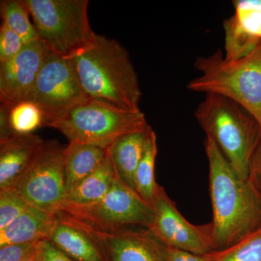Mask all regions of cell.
I'll list each match as a JSON object with an SVG mask.
<instances>
[{"label": "cell", "instance_id": "8992f818", "mask_svg": "<svg viewBox=\"0 0 261 261\" xmlns=\"http://www.w3.org/2000/svg\"><path fill=\"white\" fill-rule=\"evenodd\" d=\"M149 126L142 111H125L100 101L89 99L75 106L51 128L69 142L107 149L118 137Z\"/></svg>", "mask_w": 261, "mask_h": 261}, {"label": "cell", "instance_id": "44dd1931", "mask_svg": "<svg viewBox=\"0 0 261 261\" xmlns=\"http://www.w3.org/2000/svg\"><path fill=\"white\" fill-rule=\"evenodd\" d=\"M3 23L23 39L25 44L39 39L34 25L30 22L29 13L21 0H3L0 3Z\"/></svg>", "mask_w": 261, "mask_h": 261}, {"label": "cell", "instance_id": "9a60e30c", "mask_svg": "<svg viewBox=\"0 0 261 261\" xmlns=\"http://www.w3.org/2000/svg\"><path fill=\"white\" fill-rule=\"evenodd\" d=\"M153 130L150 126L118 137L107 148L116 178L135 190V175Z\"/></svg>", "mask_w": 261, "mask_h": 261}, {"label": "cell", "instance_id": "484cf974", "mask_svg": "<svg viewBox=\"0 0 261 261\" xmlns=\"http://www.w3.org/2000/svg\"><path fill=\"white\" fill-rule=\"evenodd\" d=\"M41 243L8 244L0 246V261H23L37 250Z\"/></svg>", "mask_w": 261, "mask_h": 261}, {"label": "cell", "instance_id": "ba28073f", "mask_svg": "<svg viewBox=\"0 0 261 261\" xmlns=\"http://www.w3.org/2000/svg\"><path fill=\"white\" fill-rule=\"evenodd\" d=\"M65 149L58 141H44L28 169L13 187L32 207L56 214L64 203Z\"/></svg>", "mask_w": 261, "mask_h": 261}, {"label": "cell", "instance_id": "5bb4252c", "mask_svg": "<svg viewBox=\"0 0 261 261\" xmlns=\"http://www.w3.org/2000/svg\"><path fill=\"white\" fill-rule=\"evenodd\" d=\"M44 142L33 134H15L0 140V190L13 187L20 179Z\"/></svg>", "mask_w": 261, "mask_h": 261}, {"label": "cell", "instance_id": "8fae6325", "mask_svg": "<svg viewBox=\"0 0 261 261\" xmlns=\"http://www.w3.org/2000/svg\"><path fill=\"white\" fill-rule=\"evenodd\" d=\"M68 219L99 243L107 261H166L167 247L147 228H102Z\"/></svg>", "mask_w": 261, "mask_h": 261}, {"label": "cell", "instance_id": "3957f363", "mask_svg": "<svg viewBox=\"0 0 261 261\" xmlns=\"http://www.w3.org/2000/svg\"><path fill=\"white\" fill-rule=\"evenodd\" d=\"M195 116L233 169L240 177L248 179L250 163L260 138L258 122L238 103L215 94H205Z\"/></svg>", "mask_w": 261, "mask_h": 261}, {"label": "cell", "instance_id": "cb8c5ba5", "mask_svg": "<svg viewBox=\"0 0 261 261\" xmlns=\"http://www.w3.org/2000/svg\"><path fill=\"white\" fill-rule=\"evenodd\" d=\"M31 205L13 187L0 190V230L11 224Z\"/></svg>", "mask_w": 261, "mask_h": 261}, {"label": "cell", "instance_id": "6da1fadb", "mask_svg": "<svg viewBox=\"0 0 261 261\" xmlns=\"http://www.w3.org/2000/svg\"><path fill=\"white\" fill-rule=\"evenodd\" d=\"M205 147L209 163L214 251L232 246L261 227V199L207 136Z\"/></svg>", "mask_w": 261, "mask_h": 261}, {"label": "cell", "instance_id": "ac0fdd59", "mask_svg": "<svg viewBox=\"0 0 261 261\" xmlns=\"http://www.w3.org/2000/svg\"><path fill=\"white\" fill-rule=\"evenodd\" d=\"M107 153V149L98 146L69 142L64 154L67 195L100 166Z\"/></svg>", "mask_w": 261, "mask_h": 261}, {"label": "cell", "instance_id": "30bf717a", "mask_svg": "<svg viewBox=\"0 0 261 261\" xmlns=\"http://www.w3.org/2000/svg\"><path fill=\"white\" fill-rule=\"evenodd\" d=\"M152 207L154 219L148 230L165 246L197 255L214 250L211 223L194 225L187 221L161 185Z\"/></svg>", "mask_w": 261, "mask_h": 261}, {"label": "cell", "instance_id": "ffe728a7", "mask_svg": "<svg viewBox=\"0 0 261 261\" xmlns=\"http://www.w3.org/2000/svg\"><path fill=\"white\" fill-rule=\"evenodd\" d=\"M157 154V137L153 130L147 142L143 157L137 168L134 180L136 193L151 207L159 185L156 182L154 175Z\"/></svg>", "mask_w": 261, "mask_h": 261}, {"label": "cell", "instance_id": "7402d4cb", "mask_svg": "<svg viewBox=\"0 0 261 261\" xmlns=\"http://www.w3.org/2000/svg\"><path fill=\"white\" fill-rule=\"evenodd\" d=\"M206 255L211 261H261V227L232 246Z\"/></svg>", "mask_w": 261, "mask_h": 261}, {"label": "cell", "instance_id": "d6986e66", "mask_svg": "<svg viewBox=\"0 0 261 261\" xmlns=\"http://www.w3.org/2000/svg\"><path fill=\"white\" fill-rule=\"evenodd\" d=\"M116 178L107 153L100 166L67 195L61 207H87L97 203L107 195Z\"/></svg>", "mask_w": 261, "mask_h": 261}, {"label": "cell", "instance_id": "7a4b0ae2", "mask_svg": "<svg viewBox=\"0 0 261 261\" xmlns=\"http://www.w3.org/2000/svg\"><path fill=\"white\" fill-rule=\"evenodd\" d=\"M70 60L89 99L140 111L138 76L128 51L119 42L96 34L93 44Z\"/></svg>", "mask_w": 261, "mask_h": 261}, {"label": "cell", "instance_id": "603a6c76", "mask_svg": "<svg viewBox=\"0 0 261 261\" xmlns=\"http://www.w3.org/2000/svg\"><path fill=\"white\" fill-rule=\"evenodd\" d=\"M10 123L15 133L32 134L39 127H43L42 113L34 104L24 101L10 109Z\"/></svg>", "mask_w": 261, "mask_h": 261}, {"label": "cell", "instance_id": "2e32d148", "mask_svg": "<svg viewBox=\"0 0 261 261\" xmlns=\"http://www.w3.org/2000/svg\"><path fill=\"white\" fill-rule=\"evenodd\" d=\"M49 240L75 261H107L99 243L73 221L56 213Z\"/></svg>", "mask_w": 261, "mask_h": 261}, {"label": "cell", "instance_id": "7c38bea8", "mask_svg": "<svg viewBox=\"0 0 261 261\" xmlns=\"http://www.w3.org/2000/svg\"><path fill=\"white\" fill-rule=\"evenodd\" d=\"M49 50L40 39L25 44L18 56L0 64V103L12 108L24 102Z\"/></svg>", "mask_w": 261, "mask_h": 261}, {"label": "cell", "instance_id": "f546056e", "mask_svg": "<svg viewBox=\"0 0 261 261\" xmlns=\"http://www.w3.org/2000/svg\"><path fill=\"white\" fill-rule=\"evenodd\" d=\"M10 109L11 108L5 105L1 104L0 106V140H5L16 134L10 123Z\"/></svg>", "mask_w": 261, "mask_h": 261}, {"label": "cell", "instance_id": "5b68a950", "mask_svg": "<svg viewBox=\"0 0 261 261\" xmlns=\"http://www.w3.org/2000/svg\"><path fill=\"white\" fill-rule=\"evenodd\" d=\"M38 37L49 50L74 58L93 44L96 33L89 23L88 0H21Z\"/></svg>", "mask_w": 261, "mask_h": 261}, {"label": "cell", "instance_id": "d4e9b609", "mask_svg": "<svg viewBox=\"0 0 261 261\" xmlns=\"http://www.w3.org/2000/svg\"><path fill=\"white\" fill-rule=\"evenodd\" d=\"M25 42L16 33L2 22L0 27V64L7 63L18 56Z\"/></svg>", "mask_w": 261, "mask_h": 261}, {"label": "cell", "instance_id": "277c9868", "mask_svg": "<svg viewBox=\"0 0 261 261\" xmlns=\"http://www.w3.org/2000/svg\"><path fill=\"white\" fill-rule=\"evenodd\" d=\"M200 75L189 82L190 90L224 96L238 103L261 128V44L248 56L228 61L221 49L196 58Z\"/></svg>", "mask_w": 261, "mask_h": 261}, {"label": "cell", "instance_id": "52a82bcc", "mask_svg": "<svg viewBox=\"0 0 261 261\" xmlns=\"http://www.w3.org/2000/svg\"><path fill=\"white\" fill-rule=\"evenodd\" d=\"M89 99L70 60L48 50L25 101L34 104L42 113L43 126L51 127L70 110Z\"/></svg>", "mask_w": 261, "mask_h": 261}, {"label": "cell", "instance_id": "4316f807", "mask_svg": "<svg viewBox=\"0 0 261 261\" xmlns=\"http://www.w3.org/2000/svg\"><path fill=\"white\" fill-rule=\"evenodd\" d=\"M247 180L261 199V135L258 145L250 163Z\"/></svg>", "mask_w": 261, "mask_h": 261}, {"label": "cell", "instance_id": "83f0119b", "mask_svg": "<svg viewBox=\"0 0 261 261\" xmlns=\"http://www.w3.org/2000/svg\"><path fill=\"white\" fill-rule=\"evenodd\" d=\"M42 249L44 261H75L49 240L42 242Z\"/></svg>", "mask_w": 261, "mask_h": 261}, {"label": "cell", "instance_id": "4dcf8cb0", "mask_svg": "<svg viewBox=\"0 0 261 261\" xmlns=\"http://www.w3.org/2000/svg\"><path fill=\"white\" fill-rule=\"evenodd\" d=\"M23 261H44V257H43V252L42 249V243H41L39 247H38L37 250L30 255L29 257Z\"/></svg>", "mask_w": 261, "mask_h": 261}, {"label": "cell", "instance_id": "9c48e42d", "mask_svg": "<svg viewBox=\"0 0 261 261\" xmlns=\"http://www.w3.org/2000/svg\"><path fill=\"white\" fill-rule=\"evenodd\" d=\"M57 213L68 219L102 228L148 229L154 219L152 207L117 178L106 197L97 203L87 207L63 206Z\"/></svg>", "mask_w": 261, "mask_h": 261}, {"label": "cell", "instance_id": "e0dca14e", "mask_svg": "<svg viewBox=\"0 0 261 261\" xmlns=\"http://www.w3.org/2000/svg\"><path fill=\"white\" fill-rule=\"evenodd\" d=\"M56 220V214L31 206L11 224L0 230V246L49 240Z\"/></svg>", "mask_w": 261, "mask_h": 261}, {"label": "cell", "instance_id": "4fadbf2b", "mask_svg": "<svg viewBox=\"0 0 261 261\" xmlns=\"http://www.w3.org/2000/svg\"><path fill=\"white\" fill-rule=\"evenodd\" d=\"M234 13L224 22V58L235 61L261 44V0L233 2Z\"/></svg>", "mask_w": 261, "mask_h": 261}, {"label": "cell", "instance_id": "f1b7e54d", "mask_svg": "<svg viewBox=\"0 0 261 261\" xmlns=\"http://www.w3.org/2000/svg\"><path fill=\"white\" fill-rule=\"evenodd\" d=\"M166 261H211L207 255H197L191 252L182 251L176 249L168 248Z\"/></svg>", "mask_w": 261, "mask_h": 261}]
</instances>
